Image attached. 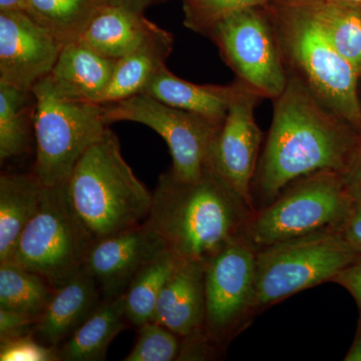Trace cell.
Here are the masks:
<instances>
[{
    "label": "cell",
    "mask_w": 361,
    "mask_h": 361,
    "mask_svg": "<svg viewBox=\"0 0 361 361\" xmlns=\"http://www.w3.org/2000/svg\"><path fill=\"white\" fill-rule=\"evenodd\" d=\"M273 104L272 123L252 183L256 211L305 176L320 171L344 174L361 139L360 132L289 73Z\"/></svg>",
    "instance_id": "1"
},
{
    "label": "cell",
    "mask_w": 361,
    "mask_h": 361,
    "mask_svg": "<svg viewBox=\"0 0 361 361\" xmlns=\"http://www.w3.org/2000/svg\"><path fill=\"white\" fill-rule=\"evenodd\" d=\"M255 212L207 166L193 179L161 175L147 220L179 260L206 265L248 232Z\"/></svg>",
    "instance_id": "2"
},
{
    "label": "cell",
    "mask_w": 361,
    "mask_h": 361,
    "mask_svg": "<svg viewBox=\"0 0 361 361\" xmlns=\"http://www.w3.org/2000/svg\"><path fill=\"white\" fill-rule=\"evenodd\" d=\"M265 4L286 73L294 75L329 110L361 134L360 75L330 42L303 0Z\"/></svg>",
    "instance_id": "3"
},
{
    "label": "cell",
    "mask_w": 361,
    "mask_h": 361,
    "mask_svg": "<svg viewBox=\"0 0 361 361\" xmlns=\"http://www.w3.org/2000/svg\"><path fill=\"white\" fill-rule=\"evenodd\" d=\"M66 192L94 242L142 224L153 200V193L123 159L118 137L110 129L78 161Z\"/></svg>",
    "instance_id": "4"
},
{
    "label": "cell",
    "mask_w": 361,
    "mask_h": 361,
    "mask_svg": "<svg viewBox=\"0 0 361 361\" xmlns=\"http://www.w3.org/2000/svg\"><path fill=\"white\" fill-rule=\"evenodd\" d=\"M360 256L338 229L323 230L259 249L252 320L288 297L332 282Z\"/></svg>",
    "instance_id": "5"
},
{
    "label": "cell",
    "mask_w": 361,
    "mask_h": 361,
    "mask_svg": "<svg viewBox=\"0 0 361 361\" xmlns=\"http://www.w3.org/2000/svg\"><path fill=\"white\" fill-rule=\"evenodd\" d=\"M350 200V188L342 173H313L294 180L270 204L256 211L247 234L259 250L323 230L338 229Z\"/></svg>",
    "instance_id": "6"
},
{
    "label": "cell",
    "mask_w": 361,
    "mask_h": 361,
    "mask_svg": "<svg viewBox=\"0 0 361 361\" xmlns=\"http://www.w3.org/2000/svg\"><path fill=\"white\" fill-rule=\"evenodd\" d=\"M94 243L68 200L66 183L44 187L39 210L6 262L37 273L58 289L85 267Z\"/></svg>",
    "instance_id": "7"
},
{
    "label": "cell",
    "mask_w": 361,
    "mask_h": 361,
    "mask_svg": "<svg viewBox=\"0 0 361 361\" xmlns=\"http://www.w3.org/2000/svg\"><path fill=\"white\" fill-rule=\"evenodd\" d=\"M33 92L37 155L32 173L44 187L66 184L78 161L109 129L104 106L61 101L42 84Z\"/></svg>",
    "instance_id": "8"
},
{
    "label": "cell",
    "mask_w": 361,
    "mask_h": 361,
    "mask_svg": "<svg viewBox=\"0 0 361 361\" xmlns=\"http://www.w3.org/2000/svg\"><path fill=\"white\" fill-rule=\"evenodd\" d=\"M260 7L228 14L205 35L217 45L237 80L273 101L286 87L287 73L274 27Z\"/></svg>",
    "instance_id": "9"
},
{
    "label": "cell",
    "mask_w": 361,
    "mask_h": 361,
    "mask_svg": "<svg viewBox=\"0 0 361 361\" xmlns=\"http://www.w3.org/2000/svg\"><path fill=\"white\" fill-rule=\"evenodd\" d=\"M257 252L246 233L205 265V332L221 348H227L253 322Z\"/></svg>",
    "instance_id": "10"
},
{
    "label": "cell",
    "mask_w": 361,
    "mask_h": 361,
    "mask_svg": "<svg viewBox=\"0 0 361 361\" xmlns=\"http://www.w3.org/2000/svg\"><path fill=\"white\" fill-rule=\"evenodd\" d=\"M103 106L108 125L137 123L158 133L172 156V168L169 171L178 179L198 177L208 166L211 147L221 125L144 94Z\"/></svg>",
    "instance_id": "11"
},
{
    "label": "cell",
    "mask_w": 361,
    "mask_h": 361,
    "mask_svg": "<svg viewBox=\"0 0 361 361\" xmlns=\"http://www.w3.org/2000/svg\"><path fill=\"white\" fill-rule=\"evenodd\" d=\"M263 99L257 92L237 80L236 92L208 159V167L254 210L252 183L263 141L262 130L256 122L255 109Z\"/></svg>",
    "instance_id": "12"
},
{
    "label": "cell",
    "mask_w": 361,
    "mask_h": 361,
    "mask_svg": "<svg viewBox=\"0 0 361 361\" xmlns=\"http://www.w3.org/2000/svg\"><path fill=\"white\" fill-rule=\"evenodd\" d=\"M63 45L27 13H0V82L33 92L49 77Z\"/></svg>",
    "instance_id": "13"
},
{
    "label": "cell",
    "mask_w": 361,
    "mask_h": 361,
    "mask_svg": "<svg viewBox=\"0 0 361 361\" xmlns=\"http://www.w3.org/2000/svg\"><path fill=\"white\" fill-rule=\"evenodd\" d=\"M167 249L148 220L92 244L85 267L104 298L122 295L135 275Z\"/></svg>",
    "instance_id": "14"
},
{
    "label": "cell",
    "mask_w": 361,
    "mask_h": 361,
    "mask_svg": "<svg viewBox=\"0 0 361 361\" xmlns=\"http://www.w3.org/2000/svg\"><path fill=\"white\" fill-rule=\"evenodd\" d=\"M205 265L178 261L157 303L153 322L180 339L205 332Z\"/></svg>",
    "instance_id": "15"
},
{
    "label": "cell",
    "mask_w": 361,
    "mask_h": 361,
    "mask_svg": "<svg viewBox=\"0 0 361 361\" xmlns=\"http://www.w3.org/2000/svg\"><path fill=\"white\" fill-rule=\"evenodd\" d=\"M116 63V59L101 56L78 40L66 42L49 77L40 84L61 101L97 104L110 84Z\"/></svg>",
    "instance_id": "16"
},
{
    "label": "cell",
    "mask_w": 361,
    "mask_h": 361,
    "mask_svg": "<svg viewBox=\"0 0 361 361\" xmlns=\"http://www.w3.org/2000/svg\"><path fill=\"white\" fill-rule=\"evenodd\" d=\"M101 289L85 267L56 289L32 334L45 345L59 348L99 305Z\"/></svg>",
    "instance_id": "17"
},
{
    "label": "cell",
    "mask_w": 361,
    "mask_h": 361,
    "mask_svg": "<svg viewBox=\"0 0 361 361\" xmlns=\"http://www.w3.org/2000/svg\"><path fill=\"white\" fill-rule=\"evenodd\" d=\"M236 90L237 80L226 85L194 84L177 77L165 66L152 78L142 94L222 125Z\"/></svg>",
    "instance_id": "18"
},
{
    "label": "cell",
    "mask_w": 361,
    "mask_h": 361,
    "mask_svg": "<svg viewBox=\"0 0 361 361\" xmlns=\"http://www.w3.org/2000/svg\"><path fill=\"white\" fill-rule=\"evenodd\" d=\"M173 47L172 33L159 26L135 51L116 61L110 84L97 104L116 103L142 94L152 78L166 66Z\"/></svg>",
    "instance_id": "19"
},
{
    "label": "cell",
    "mask_w": 361,
    "mask_h": 361,
    "mask_svg": "<svg viewBox=\"0 0 361 361\" xmlns=\"http://www.w3.org/2000/svg\"><path fill=\"white\" fill-rule=\"evenodd\" d=\"M158 27L144 13L111 4L90 20L78 40L101 56L118 61L135 51Z\"/></svg>",
    "instance_id": "20"
},
{
    "label": "cell",
    "mask_w": 361,
    "mask_h": 361,
    "mask_svg": "<svg viewBox=\"0 0 361 361\" xmlns=\"http://www.w3.org/2000/svg\"><path fill=\"white\" fill-rule=\"evenodd\" d=\"M44 184L33 173L0 176V263L13 255L42 202Z\"/></svg>",
    "instance_id": "21"
},
{
    "label": "cell",
    "mask_w": 361,
    "mask_h": 361,
    "mask_svg": "<svg viewBox=\"0 0 361 361\" xmlns=\"http://www.w3.org/2000/svg\"><path fill=\"white\" fill-rule=\"evenodd\" d=\"M123 294L104 298L90 317L58 348L59 360H106L114 338L126 329Z\"/></svg>",
    "instance_id": "22"
},
{
    "label": "cell",
    "mask_w": 361,
    "mask_h": 361,
    "mask_svg": "<svg viewBox=\"0 0 361 361\" xmlns=\"http://www.w3.org/2000/svg\"><path fill=\"white\" fill-rule=\"evenodd\" d=\"M35 92L0 82V161L27 153L35 132Z\"/></svg>",
    "instance_id": "23"
},
{
    "label": "cell",
    "mask_w": 361,
    "mask_h": 361,
    "mask_svg": "<svg viewBox=\"0 0 361 361\" xmlns=\"http://www.w3.org/2000/svg\"><path fill=\"white\" fill-rule=\"evenodd\" d=\"M330 42L361 77V7L332 0H303Z\"/></svg>",
    "instance_id": "24"
},
{
    "label": "cell",
    "mask_w": 361,
    "mask_h": 361,
    "mask_svg": "<svg viewBox=\"0 0 361 361\" xmlns=\"http://www.w3.org/2000/svg\"><path fill=\"white\" fill-rule=\"evenodd\" d=\"M111 0H27L26 13L63 44L80 39L90 20Z\"/></svg>",
    "instance_id": "25"
},
{
    "label": "cell",
    "mask_w": 361,
    "mask_h": 361,
    "mask_svg": "<svg viewBox=\"0 0 361 361\" xmlns=\"http://www.w3.org/2000/svg\"><path fill=\"white\" fill-rule=\"evenodd\" d=\"M178 261L167 248L135 275L123 293L128 322L137 327L153 322L159 297Z\"/></svg>",
    "instance_id": "26"
},
{
    "label": "cell",
    "mask_w": 361,
    "mask_h": 361,
    "mask_svg": "<svg viewBox=\"0 0 361 361\" xmlns=\"http://www.w3.org/2000/svg\"><path fill=\"white\" fill-rule=\"evenodd\" d=\"M54 292L37 273L16 263H0V308L39 317Z\"/></svg>",
    "instance_id": "27"
},
{
    "label": "cell",
    "mask_w": 361,
    "mask_h": 361,
    "mask_svg": "<svg viewBox=\"0 0 361 361\" xmlns=\"http://www.w3.org/2000/svg\"><path fill=\"white\" fill-rule=\"evenodd\" d=\"M139 336L134 348L125 361L177 360L180 349V338L167 327L155 322L139 327Z\"/></svg>",
    "instance_id": "28"
},
{
    "label": "cell",
    "mask_w": 361,
    "mask_h": 361,
    "mask_svg": "<svg viewBox=\"0 0 361 361\" xmlns=\"http://www.w3.org/2000/svg\"><path fill=\"white\" fill-rule=\"evenodd\" d=\"M271 0H184V23L189 30L205 35L211 26L228 14L265 6Z\"/></svg>",
    "instance_id": "29"
},
{
    "label": "cell",
    "mask_w": 361,
    "mask_h": 361,
    "mask_svg": "<svg viewBox=\"0 0 361 361\" xmlns=\"http://www.w3.org/2000/svg\"><path fill=\"white\" fill-rule=\"evenodd\" d=\"M1 361H58V348L45 345L32 332L0 342Z\"/></svg>",
    "instance_id": "30"
},
{
    "label": "cell",
    "mask_w": 361,
    "mask_h": 361,
    "mask_svg": "<svg viewBox=\"0 0 361 361\" xmlns=\"http://www.w3.org/2000/svg\"><path fill=\"white\" fill-rule=\"evenodd\" d=\"M350 191V205L338 230L349 245L361 255V189Z\"/></svg>",
    "instance_id": "31"
},
{
    "label": "cell",
    "mask_w": 361,
    "mask_h": 361,
    "mask_svg": "<svg viewBox=\"0 0 361 361\" xmlns=\"http://www.w3.org/2000/svg\"><path fill=\"white\" fill-rule=\"evenodd\" d=\"M225 349L214 343L206 332L199 336L180 339L177 360H211L221 355Z\"/></svg>",
    "instance_id": "32"
},
{
    "label": "cell",
    "mask_w": 361,
    "mask_h": 361,
    "mask_svg": "<svg viewBox=\"0 0 361 361\" xmlns=\"http://www.w3.org/2000/svg\"><path fill=\"white\" fill-rule=\"evenodd\" d=\"M37 319V316L0 308V341L30 334Z\"/></svg>",
    "instance_id": "33"
},
{
    "label": "cell",
    "mask_w": 361,
    "mask_h": 361,
    "mask_svg": "<svg viewBox=\"0 0 361 361\" xmlns=\"http://www.w3.org/2000/svg\"><path fill=\"white\" fill-rule=\"evenodd\" d=\"M332 282L346 289L361 310V255L344 268Z\"/></svg>",
    "instance_id": "34"
},
{
    "label": "cell",
    "mask_w": 361,
    "mask_h": 361,
    "mask_svg": "<svg viewBox=\"0 0 361 361\" xmlns=\"http://www.w3.org/2000/svg\"><path fill=\"white\" fill-rule=\"evenodd\" d=\"M343 175L350 189H361V139Z\"/></svg>",
    "instance_id": "35"
},
{
    "label": "cell",
    "mask_w": 361,
    "mask_h": 361,
    "mask_svg": "<svg viewBox=\"0 0 361 361\" xmlns=\"http://www.w3.org/2000/svg\"><path fill=\"white\" fill-rule=\"evenodd\" d=\"M111 1L116 6L125 7L135 13H144L147 8L163 0H111Z\"/></svg>",
    "instance_id": "36"
},
{
    "label": "cell",
    "mask_w": 361,
    "mask_h": 361,
    "mask_svg": "<svg viewBox=\"0 0 361 361\" xmlns=\"http://www.w3.org/2000/svg\"><path fill=\"white\" fill-rule=\"evenodd\" d=\"M345 361H361V310H360V318H358L357 329L353 344L349 348L348 355L344 357Z\"/></svg>",
    "instance_id": "37"
},
{
    "label": "cell",
    "mask_w": 361,
    "mask_h": 361,
    "mask_svg": "<svg viewBox=\"0 0 361 361\" xmlns=\"http://www.w3.org/2000/svg\"><path fill=\"white\" fill-rule=\"evenodd\" d=\"M27 0H0V13L23 11L26 13Z\"/></svg>",
    "instance_id": "38"
},
{
    "label": "cell",
    "mask_w": 361,
    "mask_h": 361,
    "mask_svg": "<svg viewBox=\"0 0 361 361\" xmlns=\"http://www.w3.org/2000/svg\"><path fill=\"white\" fill-rule=\"evenodd\" d=\"M332 1L339 2V4H348V6L361 7V0H332Z\"/></svg>",
    "instance_id": "39"
}]
</instances>
